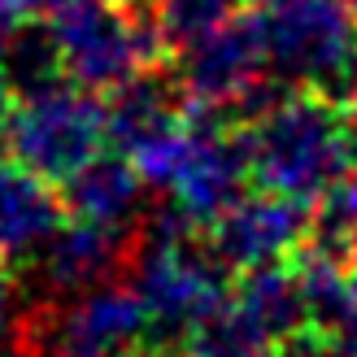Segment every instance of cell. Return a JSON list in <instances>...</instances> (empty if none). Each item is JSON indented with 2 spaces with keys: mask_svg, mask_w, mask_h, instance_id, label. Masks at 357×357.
<instances>
[{
  "mask_svg": "<svg viewBox=\"0 0 357 357\" xmlns=\"http://www.w3.org/2000/svg\"><path fill=\"white\" fill-rule=\"evenodd\" d=\"M248 183L266 192H283L292 201H314L335 178L357 170V105L314 92V87H288L261 105L253 118L236 122Z\"/></svg>",
  "mask_w": 357,
  "mask_h": 357,
  "instance_id": "obj_1",
  "label": "cell"
},
{
  "mask_svg": "<svg viewBox=\"0 0 357 357\" xmlns=\"http://www.w3.org/2000/svg\"><path fill=\"white\" fill-rule=\"evenodd\" d=\"M135 296L149 314V344L178 353L188 331L209 318L231 292V271L213 257L201 227L174 209L144 213L131 244Z\"/></svg>",
  "mask_w": 357,
  "mask_h": 357,
  "instance_id": "obj_2",
  "label": "cell"
},
{
  "mask_svg": "<svg viewBox=\"0 0 357 357\" xmlns=\"http://www.w3.org/2000/svg\"><path fill=\"white\" fill-rule=\"evenodd\" d=\"M40 13L57 44L61 75L96 96L170 61L139 0H48Z\"/></svg>",
  "mask_w": 357,
  "mask_h": 357,
  "instance_id": "obj_3",
  "label": "cell"
},
{
  "mask_svg": "<svg viewBox=\"0 0 357 357\" xmlns=\"http://www.w3.org/2000/svg\"><path fill=\"white\" fill-rule=\"evenodd\" d=\"M174 79L188 105L227 122L253 118L266 100L279 92L271 70V40H266V13L257 5L236 9L209 35H201L183 52H174Z\"/></svg>",
  "mask_w": 357,
  "mask_h": 357,
  "instance_id": "obj_4",
  "label": "cell"
},
{
  "mask_svg": "<svg viewBox=\"0 0 357 357\" xmlns=\"http://www.w3.org/2000/svg\"><path fill=\"white\" fill-rule=\"evenodd\" d=\"M257 9L279 83L340 100L357 96V0H275Z\"/></svg>",
  "mask_w": 357,
  "mask_h": 357,
  "instance_id": "obj_5",
  "label": "cell"
},
{
  "mask_svg": "<svg viewBox=\"0 0 357 357\" xmlns=\"http://www.w3.org/2000/svg\"><path fill=\"white\" fill-rule=\"evenodd\" d=\"M0 144L17 166L61 183L105 149V100L70 79L13 96Z\"/></svg>",
  "mask_w": 357,
  "mask_h": 357,
  "instance_id": "obj_6",
  "label": "cell"
},
{
  "mask_svg": "<svg viewBox=\"0 0 357 357\" xmlns=\"http://www.w3.org/2000/svg\"><path fill=\"white\" fill-rule=\"evenodd\" d=\"M310 231V205L292 201L283 192H240L218 218L205 227V240L231 275L253 271V266H271L292 257L305 244Z\"/></svg>",
  "mask_w": 357,
  "mask_h": 357,
  "instance_id": "obj_7",
  "label": "cell"
},
{
  "mask_svg": "<svg viewBox=\"0 0 357 357\" xmlns=\"http://www.w3.org/2000/svg\"><path fill=\"white\" fill-rule=\"evenodd\" d=\"M240 192H248V162H244V144H240V127L218 114L196 109L188 157L178 166L174 183L166 188L170 196L166 209H174L183 222L205 231Z\"/></svg>",
  "mask_w": 357,
  "mask_h": 357,
  "instance_id": "obj_8",
  "label": "cell"
},
{
  "mask_svg": "<svg viewBox=\"0 0 357 357\" xmlns=\"http://www.w3.org/2000/svg\"><path fill=\"white\" fill-rule=\"evenodd\" d=\"M131 244H135V231L127 227L66 218L31 261L40 271L44 292L70 301V296H83V292L100 288V283L118 279V271L131 261Z\"/></svg>",
  "mask_w": 357,
  "mask_h": 357,
  "instance_id": "obj_9",
  "label": "cell"
},
{
  "mask_svg": "<svg viewBox=\"0 0 357 357\" xmlns=\"http://www.w3.org/2000/svg\"><path fill=\"white\" fill-rule=\"evenodd\" d=\"M188 114V96L178 79L162 66H149L131 75L127 83H118L114 92H105V144H114V153H135L139 144H149L153 135H162Z\"/></svg>",
  "mask_w": 357,
  "mask_h": 357,
  "instance_id": "obj_10",
  "label": "cell"
},
{
  "mask_svg": "<svg viewBox=\"0 0 357 357\" xmlns=\"http://www.w3.org/2000/svg\"><path fill=\"white\" fill-rule=\"evenodd\" d=\"M66 218H87L105 227H127L135 231L144 218V178L131 166V157L122 153H96L92 162H83L70 178L57 183Z\"/></svg>",
  "mask_w": 357,
  "mask_h": 357,
  "instance_id": "obj_11",
  "label": "cell"
},
{
  "mask_svg": "<svg viewBox=\"0 0 357 357\" xmlns=\"http://www.w3.org/2000/svg\"><path fill=\"white\" fill-rule=\"evenodd\" d=\"M61 222L66 205L57 183L17 166L13 157H0V253L13 266L31 261Z\"/></svg>",
  "mask_w": 357,
  "mask_h": 357,
  "instance_id": "obj_12",
  "label": "cell"
},
{
  "mask_svg": "<svg viewBox=\"0 0 357 357\" xmlns=\"http://www.w3.org/2000/svg\"><path fill=\"white\" fill-rule=\"evenodd\" d=\"M227 296L275 349L288 344L292 335L310 331V314H305V296H301L292 257L271 261V266H253V271H240Z\"/></svg>",
  "mask_w": 357,
  "mask_h": 357,
  "instance_id": "obj_13",
  "label": "cell"
},
{
  "mask_svg": "<svg viewBox=\"0 0 357 357\" xmlns=\"http://www.w3.org/2000/svg\"><path fill=\"white\" fill-rule=\"evenodd\" d=\"M305 248H314L318 257H327L335 266H344V271L357 261V170L335 178L327 192H318L310 201Z\"/></svg>",
  "mask_w": 357,
  "mask_h": 357,
  "instance_id": "obj_14",
  "label": "cell"
},
{
  "mask_svg": "<svg viewBox=\"0 0 357 357\" xmlns=\"http://www.w3.org/2000/svg\"><path fill=\"white\" fill-rule=\"evenodd\" d=\"M139 5H144L166 57H174L188 44H196L201 35H209L222 17L236 13L240 0H139Z\"/></svg>",
  "mask_w": 357,
  "mask_h": 357,
  "instance_id": "obj_15",
  "label": "cell"
},
{
  "mask_svg": "<svg viewBox=\"0 0 357 357\" xmlns=\"http://www.w3.org/2000/svg\"><path fill=\"white\" fill-rule=\"evenodd\" d=\"M0 75L9 79L13 96L40 92V87L66 79V75H61V61H57V44H52L44 17H40V22L31 17V22L9 40V48L0 52Z\"/></svg>",
  "mask_w": 357,
  "mask_h": 357,
  "instance_id": "obj_16",
  "label": "cell"
},
{
  "mask_svg": "<svg viewBox=\"0 0 357 357\" xmlns=\"http://www.w3.org/2000/svg\"><path fill=\"white\" fill-rule=\"evenodd\" d=\"M335 340L344 349H357V261L349 266V279H344V310H340V323H335Z\"/></svg>",
  "mask_w": 357,
  "mask_h": 357,
  "instance_id": "obj_17",
  "label": "cell"
},
{
  "mask_svg": "<svg viewBox=\"0 0 357 357\" xmlns=\"http://www.w3.org/2000/svg\"><path fill=\"white\" fill-rule=\"evenodd\" d=\"M9 109H13V87H9V79H5V75H0V135H5Z\"/></svg>",
  "mask_w": 357,
  "mask_h": 357,
  "instance_id": "obj_18",
  "label": "cell"
},
{
  "mask_svg": "<svg viewBox=\"0 0 357 357\" xmlns=\"http://www.w3.org/2000/svg\"><path fill=\"white\" fill-rule=\"evenodd\" d=\"M9 288H13V261L0 253V301L9 296Z\"/></svg>",
  "mask_w": 357,
  "mask_h": 357,
  "instance_id": "obj_19",
  "label": "cell"
},
{
  "mask_svg": "<svg viewBox=\"0 0 357 357\" xmlns=\"http://www.w3.org/2000/svg\"><path fill=\"white\" fill-rule=\"evenodd\" d=\"M248 5H275V0H248Z\"/></svg>",
  "mask_w": 357,
  "mask_h": 357,
  "instance_id": "obj_20",
  "label": "cell"
}]
</instances>
